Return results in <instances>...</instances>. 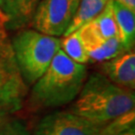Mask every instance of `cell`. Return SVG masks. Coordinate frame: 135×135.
I'll return each mask as SVG.
<instances>
[{
	"instance_id": "1",
	"label": "cell",
	"mask_w": 135,
	"mask_h": 135,
	"mask_svg": "<svg viewBox=\"0 0 135 135\" xmlns=\"http://www.w3.org/2000/svg\"><path fill=\"white\" fill-rule=\"evenodd\" d=\"M76 98L70 111L99 124L134 110V91L117 86L100 73H92L85 80Z\"/></svg>"
},
{
	"instance_id": "2",
	"label": "cell",
	"mask_w": 135,
	"mask_h": 135,
	"mask_svg": "<svg viewBox=\"0 0 135 135\" xmlns=\"http://www.w3.org/2000/svg\"><path fill=\"white\" fill-rule=\"evenodd\" d=\"M87 69L58 50L46 71L33 84L30 103L34 108L68 104L78 96L86 80Z\"/></svg>"
},
{
	"instance_id": "3",
	"label": "cell",
	"mask_w": 135,
	"mask_h": 135,
	"mask_svg": "<svg viewBox=\"0 0 135 135\" xmlns=\"http://www.w3.org/2000/svg\"><path fill=\"white\" fill-rule=\"evenodd\" d=\"M11 46L20 74L28 86L34 84L46 71L61 48V39L29 29L17 34Z\"/></svg>"
},
{
	"instance_id": "4",
	"label": "cell",
	"mask_w": 135,
	"mask_h": 135,
	"mask_svg": "<svg viewBox=\"0 0 135 135\" xmlns=\"http://www.w3.org/2000/svg\"><path fill=\"white\" fill-rule=\"evenodd\" d=\"M27 94V85L15 61L4 26H0V125L19 111Z\"/></svg>"
},
{
	"instance_id": "5",
	"label": "cell",
	"mask_w": 135,
	"mask_h": 135,
	"mask_svg": "<svg viewBox=\"0 0 135 135\" xmlns=\"http://www.w3.org/2000/svg\"><path fill=\"white\" fill-rule=\"evenodd\" d=\"M81 0H41L31 25L51 36H63Z\"/></svg>"
},
{
	"instance_id": "6",
	"label": "cell",
	"mask_w": 135,
	"mask_h": 135,
	"mask_svg": "<svg viewBox=\"0 0 135 135\" xmlns=\"http://www.w3.org/2000/svg\"><path fill=\"white\" fill-rule=\"evenodd\" d=\"M105 124L94 123L71 111H55L39 121L34 135H101Z\"/></svg>"
},
{
	"instance_id": "7",
	"label": "cell",
	"mask_w": 135,
	"mask_h": 135,
	"mask_svg": "<svg viewBox=\"0 0 135 135\" xmlns=\"http://www.w3.org/2000/svg\"><path fill=\"white\" fill-rule=\"evenodd\" d=\"M102 70L111 82L125 89L135 88V54L133 50L125 51L120 55L103 63Z\"/></svg>"
},
{
	"instance_id": "8",
	"label": "cell",
	"mask_w": 135,
	"mask_h": 135,
	"mask_svg": "<svg viewBox=\"0 0 135 135\" xmlns=\"http://www.w3.org/2000/svg\"><path fill=\"white\" fill-rule=\"evenodd\" d=\"M41 0H4L5 29L16 30L31 23Z\"/></svg>"
},
{
	"instance_id": "9",
	"label": "cell",
	"mask_w": 135,
	"mask_h": 135,
	"mask_svg": "<svg viewBox=\"0 0 135 135\" xmlns=\"http://www.w3.org/2000/svg\"><path fill=\"white\" fill-rule=\"evenodd\" d=\"M111 3L121 44L125 51L132 50L135 40V12L114 0H111Z\"/></svg>"
},
{
	"instance_id": "10",
	"label": "cell",
	"mask_w": 135,
	"mask_h": 135,
	"mask_svg": "<svg viewBox=\"0 0 135 135\" xmlns=\"http://www.w3.org/2000/svg\"><path fill=\"white\" fill-rule=\"evenodd\" d=\"M108 0H81L70 24L63 36H67L83 25L91 22L105 8Z\"/></svg>"
},
{
	"instance_id": "11",
	"label": "cell",
	"mask_w": 135,
	"mask_h": 135,
	"mask_svg": "<svg viewBox=\"0 0 135 135\" xmlns=\"http://www.w3.org/2000/svg\"><path fill=\"white\" fill-rule=\"evenodd\" d=\"M61 50L75 62L80 64L89 62L87 49L82 42L78 30L67 36H64V38L61 40Z\"/></svg>"
},
{
	"instance_id": "12",
	"label": "cell",
	"mask_w": 135,
	"mask_h": 135,
	"mask_svg": "<svg viewBox=\"0 0 135 135\" xmlns=\"http://www.w3.org/2000/svg\"><path fill=\"white\" fill-rule=\"evenodd\" d=\"M125 52L118 36L105 40L103 43L93 50L88 51L89 61L105 62Z\"/></svg>"
},
{
	"instance_id": "13",
	"label": "cell",
	"mask_w": 135,
	"mask_h": 135,
	"mask_svg": "<svg viewBox=\"0 0 135 135\" xmlns=\"http://www.w3.org/2000/svg\"><path fill=\"white\" fill-rule=\"evenodd\" d=\"M100 33L104 40L110 39L112 37L118 36V29L116 26L114 15L112 11V3L111 0H108L105 8L97 16L95 19L91 21Z\"/></svg>"
},
{
	"instance_id": "14",
	"label": "cell",
	"mask_w": 135,
	"mask_h": 135,
	"mask_svg": "<svg viewBox=\"0 0 135 135\" xmlns=\"http://www.w3.org/2000/svg\"><path fill=\"white\" fill-rule=\"evenodd\" d=\"M78 32L85 48L87 49V52L100 46L105 41L92 22L83 25L78 29Z\"/></svg>"
},
{
	"instance_id": "15",
	"label": "cell",
	"mask_w": 135,
	"mask_h": 135,
	"mask_svg": "<svg viewBox=\"0 0 135 135\" xmlns=\"http://www.w3.org/2000/svg\"><path fill=\"white\" fill-rule=\"evenodd\" d=\"M0 135H30V132L22 121L9 118L0 125Z\"/></svg>"
},
{
	"instance_id": "16",
	"label": "cell",
	"mask_w": 135,
	"mask_h": 135,
	"mask_svg": "<svg viewBox=\"0 0 135 135\" xmlns=\"http://www.w3.org/2000/svg\"><path fill=\"white\" fill-rule=\"evenodd\" d=\"M114 1L120 3L123 6H125V7L135 12V0H114Z\"/></svg>"
},
{
	"instance_id": "17",
	"label": "cell",
	"mask_w": 135,
	"mask_h": 135,
	"mask_svg": "<svg viewBox=\"0 0 135 135\" xmlns=\"http://www.w3.org/2000/svg\"><path fill=\"white\" fill-rule=\"evenodd\" d=\"M3 3H4V0H0V26L5 27V15L3 12Z\"/></svg>"
},
{
	"instance_id": "18",
	"label": "cell",
	"mask_w": 135,
	"mask_h": 135,
	"mask_svg": "<svg viewBox=\"0 0 135 135\" xmlns=\"http://www.w3.org/2000/svg\"><path fill=\"white\" fill-rule=\"evenodd\" d=\"M119 135H135V127L131 128V129H128V130L122 132L121 134Z\"/></svg>"
}]
</instances>
